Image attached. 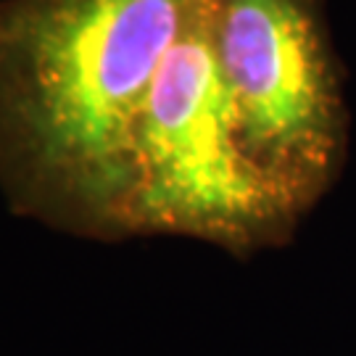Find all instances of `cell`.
Wrapping results in <instances>:
<instances>
[{
    "mask_svg": "<svg viewBox=\"0 0 356 356\" xmlns=\"http://www.w3.org/2000/svg\"><path fill=\"white\" fill-rule=\"evenodd\" d=\"M204 0H0V191L16 214L124 238L132 151Z\"/></svg>",
    "mask_w": 356,
    "mask_h": 356,
    "instance_id": "1",
    "label": "cell"
},
{
    "mask_svg": "<svg viewBox=\"0 0 356 356\" xmlns=\"http://www.w3.org/2000/svg\"><path fill=\"white\" fill-rule=\"evenodd\" d=\"M296 214L301 209L243 143L204 0L143 108L124 235L175 232L245 251L282 235Z\"/></svg>",
    "mask_w": 356,
    "mask_h": 356,
    "instance_id": "2",
    "label": "cell"
},
{
    "mask_svg": "<svg viewBox=\"0 0 356 356\" xmlns=\"http://www.w3.org/2000/svg\"><path fill=\"white\" fill-rule=\"evenodd\" d=\"M211 48L256 164L304 211L343 164L348 119L317 0H209Z\"/></svg>",
    "mask_w": 356,
    "mask_h": 356,
    "instance_id": "3",
    "label": "cell"
}]
</instances>
